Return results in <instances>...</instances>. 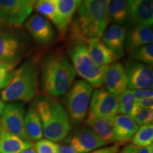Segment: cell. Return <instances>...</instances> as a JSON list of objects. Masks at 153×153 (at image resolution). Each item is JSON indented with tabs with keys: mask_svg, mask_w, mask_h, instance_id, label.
I'll return each instance as SVG.
<instances>
[{
	"mask_svg": "<svg viewBox=\"0 0 153 153\" xmlns=\"http://www.w3.org/2000/svg\"><path fill=\"white\" fill-rule=\"evenodd\" d=\"M118 107L134 106L137 104L136 99L134 97L133 90L126 89L123 93L118 97Z\"/></svg>",
	"mask_w": 153,
	"mask_h": 153,
	"instance_id": "obj_31",
	"label": "cell"
},
{
	"mask_svg": "<svg viewBox=\"0 0 153 153\" xmlns=\"http://www.w3.org/2000/svg\"><path fill=\"white\" fill-rule=\"evenodd\" d=\"M40 67L35 57H30L16 69L12 79L0 94L3 102H30L38 94Z\"/></svg>",
	"mask_w": 153,
	"mask_h": 153,
	"instance_id": "obj_3",
	"label": "cell"
},
{
	"mask_svg": "<svg viewBox=\"0 0 153 153\" xmlns=\"http://www.w3.org/2000/svg\"><path fill=\"white\" fill-rule=\"evenodd\" d=\"M131 118L138 126L150 125L153 122V111L152 110L139 107Z\"/></svg>",
	"mask_w": 153,
	"mask_h": 153,
	"instance_id": "obj_29",
	"label": "cell"
},
{
	"mask_svg": "<svg viewBox=\"0 0 153 153\" xmlns=\"http://www.w3.org/2000/svg\"><path fill=\"white\" fill-rule=\"evenodd\" d=\"M83 0H59L56 3L57 11L54 22L61 36L65 35L73 17Z\"/></svg>",
	"mask_w": 153,
	"mask_h": 153,
	"instance_id": "obj_14",
	"label": "cell"
},
{
	"mask_svg": "<svg viewBox=\"0 0 153 153\" xmlns=\"http://www.w3.org/2000/svg\"><path fill=\"white\" fill-rule=\"evenodd\" d=\"M33 7L30 0H0V28H21Z\"/></svg>",
	"mask_w": 153,
	"mask_h": 153,
	"instance_id": "obj_8",
	"label": "cell"
},
{
	"mask_svg": "<svg viewBox=\"0 0 153 153\" xmlns=\"http://www.w3.org/2000/svg\"><path fill=\"white\" fill-rule=\"evenodd\" d=\"M4 106H5L4 102H3L2 100H1V97H0V115H1V113H2L4 108Z\"/></svg>",
	"mask_w": 153,
	"mask_h": 153,
	"instance_id": "obj_39",
	"label": "cell"
},
{
	"mask_svg": "<svg viewBox=\"0 0 153 153\" xmlns=\"http://www.w3.org/2000/svg\"><path fill=\"white\" fill-rule=\"evenodd\" d=\"M72 66L79 76L90 84L93 88H99L104 85V77L107 66H100L92 60L84 44L74 45L69 51Z\"/></svg>",
	"mask_w": 153,
	"mask_h": 153,
	"instance_id": "obj_6",
	"label": "cell"
},
{
	"mask_svg": "<svg viewBox=\"0 0 153 153\" xmlns=\"http://www.w3.org/2000/svg\"><path fill=\"white\" fill-rule=\"evenodd\" d=\"M41 85L45 94L58 97L65 94L74 82L75 70L61 51L50 53L42 60Z\"/></svg>",
	"mask_w": 153,
	"mask_h": 153,
	"instance_id": "obj_2",
	"label": "cell"
},
{
	"mask_svg": "<svg viewBox=\"0 0 153 153\" xmlns=\"http://www.w3.org/2000/svg\"><path fill=\"white\" fill-rule=\"evenodd\" d=\"M16 66L14 63L0 61V89H4L10 83Z\"/></svg>",
	"mask_w": 153,
	"mask_h": 153,
	"instance_id": "obj_28",
	"label": "cell"
},
{
	"mask_svg": "<svg viewBox=\"0 0 153 153\" xmlns=\"http://www.w3.org/2000/svg\"><path fill=\"white\" fill-rule=\"evenodd\" d=\"M130 28L136 26H152V0H131L130 8Z\"/></svg>",
	"mask_w": 153,
	"mask_h": 153,
	"instance_id": "obj_16",
	"label": "cell"
},
{
	"mask_svg": "<svg viewBox=\"0 0 153 153\" xmlns=\"http://www.w3.org/2000/svg\"><path fill=\"white\" fill-rule=\"evenodd\" d=\"M131 0H111L108 7L109 23L130 28V8Z\"/></svg>",
	"mask_w": 153,
	"mask_h": 153,
	"instance_id": "obj_22",
	"label": "cell"
},
{
	"mask_svg": "<svg viewBox=\"0 0 153 153\" xmlns=\"http://www.w3.org/2000/svg\"><path fill=\"white\" fill-rule=\"evenodd\" d=\"M132 144L137 147H146L153 142V125L141 126L131 139Z\"/></svg>",
	"mask_w": 153,
	"mask_h": 153,
	"instance_id": "obj_25",
	"label": "cell"
},
{
	"mask_svg": "<svg viewBox=\"0 0 153 153\" xmlns=\"http://www.w3.org/2000/svg\"><path fill=\"white\" fill-rule=\"evenodd\" d=\"M53 1H55V3H57V1H59V0H53Z\"/></svg>",
	"mask_w": 153,
	"mask_h": 153,
	"instance_id": "obj_41",
	"label": "cell"
},
{
	"mask_svg": "<svg viewBox=\"0 0 153 153\" xmlns=\"http://www.w3.org/2000/svg\"><path fill=\"white\" fill-rule=\"evenodd\" d=\"M115 118H94L88 116L85 124L90 128L103 140L108 143H114V124Z\"/></svg>",
	"mask_w": 153,
	"mask_h": 153,
	"instance_id": "obj_23",
	"label": "cell"
},
{
	"mask_svg": "<svg viewBox=\"0 0 153 153\" xmlns=\"http://www.w3.org/2000/svg\"><path fill=\"white\" fill-rule=\"evenodd\" d=\"M24 127L30 141H38L43 139V125L34 105L30 106L25 114Z\"/></svg>",
	"mask_w": 153,
	"mask_h": 153,
	"instance_id": "obj_24",
	"label": "cell"
},
{
	"mask_svg": "<svg viewBox=\"0 0 153 153\" xmlns=\"http://www.w3.org/2000/svg\"><path fill=\"white\" fill-rule=\"evenodd\" d=\"M104 83L106 90L116 97L127 89L128 80L125 69L121 63L115 62L107 66Z\"/></svg>",
	"mask_w": 153,
	"mask_h": 153,
	"instance_id": "obj_15",
	"label": "cell"
},
{
	"mask_svg": "<svg viewBox=\"0 0 153 153\" xmlns=\"http://www.w3.org/2000/svg\"><path fill=\"white\" fill-rule=\"evenodd\" d=\"M93 87L85 80L73 82L65 97L67 112L74 124L82 123L87 118Z\"/></svg>",
	"mask_w": 153,
	"mask_h": 153,
	"instance_id": "obj_7",
	"label": "cell"
},
{
	"mask_svg": "<svg viewBox=\"0 0 153 153\" xmlns=\"http://www.w3.org/2000/svg\"><path fill=\"white\" fill-rule=\"evenodd\" d=\"M19 28H0V61L18 65L31 51V41Z\"/></svg>",
	"mask_w": 153,
	"mask_h": 153,
	"instance_id": "obj_5",
	"label": "cell"
},
{
	"mask_svg": "<svg viewBox=\"0 0 153 153\" xmlns=\"http://www.w3.org/2000/svg\"><path fill=\"white\" fill-rule=\"evenodd\" d=\"M126 28L117 24H113L108 27L101 36V41L112 52L121 58L125 51Z\"/></svg>",
	"mask_w": 153,
	"mask_h": 153,
	"instance_id": "obj_18",
	"label": "cell"
},
{
	"mask_svg": "<svg viewBox=\"0 0 153 153\" xmlns=\"http://www.w3.org/2000/svg\"><path fill=\"white\" fill-rule=\"evenodd\" d=\"M134 97L136 101L144 98H153V90L152 89H137L133 90Z\"/></svg>",
	"mask_w": 153,
	"mask_h": 153,
	"instance_id": "obj_32",
	"label": "cell"
},
{
	"mask_svg": "<svg viewBox=\"0 0 153 153\" xmlns=\"http://www.w3.org/2000/svg\"><path fill=\"white\" fill-rule=\"evenodd\" d=\"M65 143L72 145L76 153H89L108 145L87 126L76 130Z\"/></svg>",
	"mask_w": 153,
	"mask_h": 153,
	"instance_id": "obj_12",
	"label": "cell"
},
{
	"mask_svg": "<svg viewBox=\"0 0 153 153\" xmlns=\"http://www.w3.org/2000/svg\"><path fill=\"white\" fill-rule=\"evenodd\" d=\"M25 27L37 43L47 45L53 43L55 38V32L47 19L35 14L27 19Z\"/></svg>",
	"mask_w": 153,
	"mask_h": 153,
	"instance_id": "obj_13",
	"label": "cell"
},
{
	"mask_svg": "<svg viewBox=\"0 0 153 153\" xmlns=\"http://www.w3.org/2000/svg\"><path fill=\"white\" fill-rule=\"evenodd\" d=\"M20 153H37V152H36L35 148H30V149H28V150H26L23 151V152H20Z\"/></svg>",
	"mask_w": 153,
	"mask_h": 153,
	"instance_id": "obj_38",
	"label": "cell"
},
{
	"mask_svg": "<svg viewBox=\"0 0 153 153\" xmlns=\"http://www.w3.org/2000/svg\"><path fill=\"white\" fill-rule=\"evenodd\" d=\"M137 104L139 107L145 109L152 110L153 108V98H144L137 101Z\"/></svg>",
	"mask_w": 153,
	"mask_h": 153,
	"instance_id": "obj_34",
	"label": "cell"
},
{
	"mask_svg": "<svg viewBox=\"0 0 153 153\" xmlns=\"http://www.w3.org/2000/svg\"><path fill=\"white\" fill-rule=\"evenodd\" d=\"M153 32L152 26H134L126 33L125 49L126 52L131 53L132 51L143 45L152 43Z\"/></svg>",
	"mask_w": 153,
	"mask_h": 153,
	"instance_id": "obj_19",
	"label": "cell"
},
{
	"mask_svg": "<svg viewBox=\"0 0 153 153\" xmlns=\"http://www.w3.org/2000/svg\"><path fill=\"white\" fill-rule=\"evenodd\" d=\"M138 148L133 144H129L126 145L124 148L118 153H137Z\"/></svg>",
	"mask_w": 153,
	"mask_h": 153,
	"instance_id": "obj_36",
	"label": "cell"
},
{
	"mask_svg": "<svg viewBox=\"0 0 153 153\" xmlns=\"http://www.w3.org/2000/svg\"><path fill=\"white\" fill-rule=\"evenodd\" d=\"M30 1H31L32 2H33L34 4H35V3L36 2V1H37V0H30Z\"/></svg>",
	"mask_w": 153,
	"mask_h": 153,
	"instance_id": "obj_40",
	"label": "cell"
},
{
	"mask_svg": "<svg viewBox=\"0 0 153 153\" xmlns=\"http://www.w3.org/2000/svg\"><path fill=\"white\" fill-rule=\"evenodd\" d=\"M119 151V145L114 144L110 146L103 147L89 153H118Z\"/></svg>",
	"mask_w": 153,
	"mask_h": 153,
	"instance_id": "obj_33",
	"label": "cell"
},
{
	"mask_svg": "<svg viewBox=\"0 0 153 153\" xmlns=\"http://www.w3.org/2000/svg\"><path fill=\"white\" fill-rule=\"evenodd\" d=\"M37 153H58V144L48 139H41L35 145Z\"/></svg>",
	"mask_w": 153,
	"mask_h": 153,
	"instance_id": "obj_30",
	"label": "cell"
},
{
	"mask_svg": "<svg viewBox=\"0 0 153 153\" xmlns=\"http://www.w3.org/2000/svg\"><path fill=\"white\" fill-rule=\"evenodd\" d=\"M34 7L39 14L54 22L57 11V5L55 1L53 0H37Z\"/></svg>",
	"mask_w": 153,
	"mask_h": 153,
	"instance_id": "obj_27",
	"label": "cell"
},
{
	"mask_svg": "<svg viewBox=\"0 0 153 153\" xmlns=\"http://www.w3.org/2000/svg\"><path fill=\"white\" fill-rule=\"evenodd\" d=\"M130 60L152 65L153 64V44H148L137 48L130 53Z\"/></svg>",
	"mask_w": 153,
	"mask_h": 153,
	"instance_id": "obj_26",
	"label": "cell"
},
{
	"mask_svg": "<svg viewBox=\"0 0 153 153\" xmlns=\"http://www.w3.org/2000/svg\"><path fill=\"white\" fill-rule=\"evenodd\" d=\"M111 0H83L70 28V39L76 44H88L100 38L109 24L108 7Z\"/></svg>",
	"mask_w": 153,
	"mask_h": 153,
	"instance_id": "obj_1",
	"label": "cell"
},
{
	"mask_svg": "<svg viewBox=\"0 0 153 153\" xmlns=\"http://www.w3.org/2000/svg\"><path fill=\"white\" fill-rule=\"evenodd\" d=\"M118 97L106 89H97L91 94L88 116L94 118H115L118 114Z\"/></svg>",
	"mask_w": 153,
	"mask_h": 153,
	"instance_id": "obj_10",
	"label": "cell"
},
{
	"mask_svg": "<svg viewBox=\"0 0 153 153\" xmlns=\"http://www.w3.org/2000/svg\"><path fill=\"white\" fill-rule=\"evenodd\" d=\"M137 153H153V145L152 144L146 147L138 148Z\"/></svg>",
	"mask_w": 153,
	"mask_h": 153,
	"instance_id": "obj_37",
	"label": "cell"
},
{
	"mask_svg": "<svg viewBox=\"0 0 153 153\" xmlns=\"http://www.w3.org/2000/svg\"><path fill=\"white\" fill-rule=\"evenodd\" d=\"M33 147L32 142L6 131L0 124V153H20Z\"/></svg>",
	"mask_w": 153,
	"mask_h": 153,
	"instance_id": "obj_20",
	"label": "cell"
},
{
	"mask_svg": "<svg viewBox=\"0 0 153 153\" xmlns=\"http://www.w3.org/2000/svg\"><path fill=\"white\" fill-rule=\"evenodd\" d=\"M33 105L41 118L45 139L56 143L68 136L72 125L68 112L62 104L51 97H41Z\"/></svg>",
	"mask_w": 153,
	"mask_h": 153,
	"instance_id": "obj_4",
	"label": "cell"
},
{
	"mask_svg": "<svg viewBox=\"0 0 153 153\" xmlns=\"http://www.w3.org/2000/svg\"><path fill=\"white\" fill-rule=\"evenodd\" d=\"M88 51L92 60L100 66L109 65L119 60L114 52L107 48L100 38H94L89 41Z\"/></svg>",
	"mask_w": 153,
	"mask_h": 153,
	"instance_id": "obj_21",
	"label": "cell"
},
{
	"mask_svg": "<svg viewBox=\"0 0 153 153\" xmlns=\"http://www.w3.org/2000/svg\"><path fill=\"white\" fill-rule=\"evenodd\" d=\"M139 128V126L131 116L118 115L114 119V143L118 145H125L131 140Z\"/></svg>",
	"mask_w": 153,
	"mask_h": 153,
	"instance_id": "obj_17",
	"label": "cell"
},
{
	"mask_svg": "<svg viewBox=\"0 0 153 153\" xmlns=\"http://www.w3.org/2000/svg\"><path fill=\"white\" fill-rule=\"evenodd\" d=\"M58 153H76L72 145L65 143L63 145H58Z\"/></svg>",
	"mask_w": 153,
	"mask_h": 153,
	"instance_id": "obj_35",
	"label": "cell"
},
{
	"mask_svg": "<svg viewBox=\"0 0 153 153\" xmlns=\"http://www.w3.org/2000/svg\"><path fill=\"white\" fill-rule=\"evenodd\" d=\"M124 69L128 80L127 87L130 89H152V65L128 60L126 62Z\"/></svg>",
	"mask_w": 153,
	"mask_h": 153,
	"instance_id": "obj_11",
	"label": "cell"
},
{
	"mask_svg": "<svg viewBox=\"0 0 153 153\" xmlns=\"http://www.w3.org/2000/svg\"><path fill=\"white\" fill-rule=\"evenodd\" d=\"M25 106L22 102H11L5 105L0 118V124L6 131L24 140L31 142L25 131Z\"/></svg>",
	"mask_w": 153,
	"mask_h": 153,
	"instance_id": "obj_9",
	"label": "cell"
}]
</instances>
